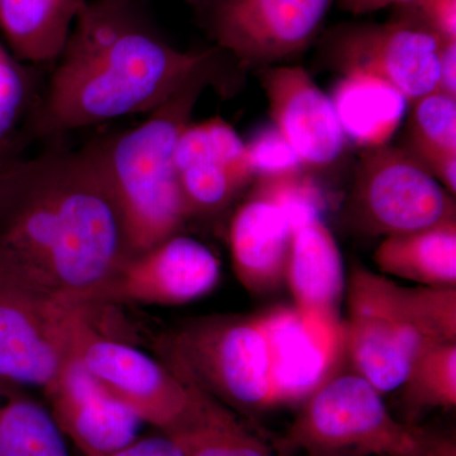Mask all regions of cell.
<instances>
[{"instance_id": "obj_1", "label": "cell", "mask_w": 456, "mask_h": 456, "mask_svg": "<svg viewBox=\"0 0 456 456\" xmlns=\"http://www.w3.org/2000/svg\"><path fill=\"white\" fill-rule=\"evenodd\" d=\"M131 255L92 150L11 160L0 171V281L46 301L90 308Z\"/></svg>"}, {"instance_id": "obj_2", "label": "cell", "mask_w": 456, "mask_h": 456, "mask_svg": "<svg viewBox=\"0 0 456 456\" xmlns=\"http://www.w3.org/2000/svg\"><path fill=\"white\" fill-rule=\"evenodd\" d=\"M134 2L86 3L36 112V134L55 136L152 112L213 68L215 50L171 46L136 13Z\"/></svg>"}, {"instance_id": "obj_3", "label": "cell", "mask_w": 456, "mask_h": 456, "mask_svg": "<svg viewBox=\"0 0 456 456\" xmlns=\"http://www.w3.org/2000/svg\"><path fill=\"white\" fill-rule=\"evenodd\" d=\"M212 70L196 75L145 122L90 149L118 206L132 255L178 235L188 218L174 156Z\"/></svg>"}, {"instance_id": "obj_4", "label": "cell", "mask_w": 456, "mask_h": 456, "mask_svg": "<svg viewBox=\"0 0 456 456\" xmlns=\"http://www.w3.org/2000/svg\"><path fill=\"white\" fill-rule=\"evenodd\" d=\"M346 285V355L378 392L402 387L428 347L456 341V287H402L360 264Z\"/></svg>"}, {"instance_id": "obj_5", "label": "cell", "mask_w": 456, "mask_h": 456, "mask_svg": "<svg viewBox=\"0 0 456 456\" xmlns=\"http://www.w3.org/2000/svg\"><path fill=\"white\" fill-rule=\"evenodd\" d=\"M285 450L308 456H456L455 440L395 419L358 374L335 375L303 402Z\"/></svg>"}, {"instance_id": "obj_6", "label": "cell", "mask_w": 456, "mask_h": 456, "mask_svg": "<svg viewBox=\"0 0 456 456\" xmlns=\"http://www.w3.org/2000/svg\"><path fill=\"white\" fill-rule=\"evenodd\" d=\"M161 362L236 413L273 408L269 344L261 314L189 320L156 342Z\"/></svg>"}, {"instance_id": "obj_7", "label": "cell", "mask_w": 456, "mask_h": 456, "mask_svg": "<svg viewBox=\"0 0 456 456\" xmlns=\"http://www.w3.org/2000/svg\"><path fill=\"white\" fill-rule=\"evenodd\" d=\"M347 215L360 232L384 237L456 220L454 196L410 151L389 143L360 156Z\"/></svg>"}, {"instance_id": "obj_8", "label": "cell", "mask_w": 456, "mask_h": 456, "mask_svg": "<svg viewBox=\"0 0 456 456\" xmlns=\"http://www.w3.org/2000/svg\"><path fill=\"white\" fill-rule=\"evenodd\" d=\"M90 314L0 281V379L47 388L77 351Z\"/></svg>"}, {"instance_id": "obj_9", "label": "cell", "mask_w": 456, "mask_h": 456, "mask_svg": "<svg viewBox=\"0 0 456 456\" xmlns=\"http://www.w3.org/2000/svg\"><path fill=\"white\" fill-rule=\"evenodd\" d=\"M331 40L332 56L341 71L356 69L378 75L410 104L439 89L445 41L412 18L399 13L382 25L344 26Z\"/></svg>"}, {"instance_id": "obj_10", "label": "cell", "mask_w": 456, "mask_h": 456, "mask_svg": "<svg viewBox=\"0 0 456 456\" xmlns=\"http://www.w3.org/2000/svg\"><path fill=\"white\" fill-rule=\"evenodd\" d=\"M336 0H216L209 26L221 49L248 66L269 68L317 37Z\"/></svg>"}, {"instance_id": "obj_11", "label": "cell", "mask_w": 456, "mask_h": 456, "mask_svg": "<svg viewBox=\"0 0 456 456\" xmlns=\"http://www.w3.org/2000/svg\"><path fill=\"white\" fill-rule=\"evenodd\" d=\"M260 314L269 344L273 408L302 404L338 375L346 355L344 320L307 314L296 305Z\"/></svg>"}, {"instance_id": "obj_12", "label": "cell", "mask_w": 456, "mask_h": 456, "mask_svg": "<svg viewBox=\"0 0 456 456\" xmlns=\"http://www.w3.org/2000/svg\"><path fill=\"white\" fill-rule=\"evenodd\" d=\"M77 354L90 373L142 422L169 431L187 412L191 387L136 347L98 334L89 323Z\"/></svg>"}, {"instance_id": "obj_13", "label": "cell", "mask_w": 456, "mask_h": 456, "mask_svg": "<svg viewBox=\"0 0 456 456\" xmlns=\"http://www.w3.org/2000/svg\"><path fill=\"white\" fill-rule=\"evenodd\" d=\"M220 278L221 263L211 248L178 233L131 255L95 294L90 308L117 303L185 305L211 293Z\"/></svg>"}, {"instance_id": "obj_14", "label": "cell", "mask_w": 456, "mask_h": 456, "mask_svg": "<svg viewBox=\"0 0 456 456\" xmlns=\"http://www.w3.org/2000/svg\"><path fill=\"white\" fill-rule=\"evenodd\" d=\"M174 164L188 217L221 211L255 180L245 141L221 117L189 123Z\"/></svg>"}, {"instance_id": "obj_15", "label": "cell", "mask_w": 456, "mask_h": 456, "mask_svg": "<svg viewBox=\"0 0 456 456\" xmlns=\"http://www.w3.org/2000/svg\"><path fill=\"white\" fill-rule=\"evenodd\" d=\"M260 83L273 125L292 147L305 170L322 169L340 159L344 132L331 99L302 66L264 68Z\"/></svg>"}, {"instance_id": "obj_16", "label": "cell", "mask_w": 456, "mask_h": 456, "mask_svg": "<svg viewBox=\"0 0 456 456\" xmlns=\"http://www.w3.org/2000/svg\"><path fill=\"white\" fill-rule=\"evenodd\" d=\"M44 392L60 430L84 456H106L137 439L139 416L102 386L77 351Z\"/></svg>"}, {"instance_id": "obj_17", "label": "cell", "mask_w": 456, "mask_h": 456, "mask_svg": "<svg viewBox=\"0 0 456 456\" xmlns=\"http://www.w3.org/2000/svg\"><path fill=\"white\" fill-rule=\"evenodd\" d=\"M293 230L283 213L250 194L230 224L228 242L233 270L248 292L265 294L284 283Z\"/></svg>"}, {"instance_id": "obj_18", "label": "cell", "mask_w": 456, "mask_h": 456, "mask_svg": "<svg viewBox=\"0 0 456 456\" xmlns=\"http://www.w3.org/2000/svg\"><path fill=\"white\" fill-rule=\"evenodd\" d=\"M284 283L299 310L342 320L340 307L346 290L344 261L325 222H310L293 231Z\"/></svg>"}, {"instance_id": "obj_19", "label": "cell", "mask_w": 456, "mask_h": 456, "mask_svg": "<svg viewBox=\"0 0 456 456\" xmlns=\"http://www.w3.org/2000/svg\"><path fill=\"white\" fill-rule=\"evenodd\" d=\"M330 99L345 139L362 150L388 145L410 107L391 84L356 69L342 71Z\"/></svg>"}, {"instance_id": "obj_20", "label": "cell", "mask_w": 456, "mask_h": 456, "mask_svg": "<svg viewBox=\"0 0 456 456\" xmlns=\"http://www.w3.org/2000/svg\"><path fill=\"white\" fill-rule=\"evenodd\" d=\"M187 412L169 431L163 432L185 456H283L254 434L236 412L191 386Z\"/></svg>"}, {"instance_id": "obj_21", "label": "cell", "mask_w": 456, "mask_h": 456, "mask_svg": "<svg viewBox=\"0 0 456 456\" xmlns=\"http://www.w3.org/2000/svg\"><path fill=\"white\" fill-rule=\"evenodd\" d=\"M86 0H0V28L18 59L56 61Z\"/></svg>"}, {"instance_id": "obj_22", "label": "cell", "mask_w": 456, "mask_h": 456, "mask_svg": "<svg viewBox=\"0 0 456 456\" xmlns=\"http://www.w3.org/2000/svg\"><path fill=\"white\" fill-rule=\"evenodd\" d=\"M383 275L425 287H456V220L384 237L374 251Z\"/></svg>"}, {"instance_id": "obj_23", "label": "cell", "mask_w": 456, "mask_h": 456, "mask_svg": "<svg viewBox=\"0 0 456 456\" xmlns=\"http://www.w3.org/2000/svg\"><path fill=\"white\" fill-rule=\"evenodd\" d=\"M407 151L456 194V98L439 90L410 104Z\"/></svg>"}, {"instance_id": "obj_24", "label": "cell", "mask_w": 456, "mask_h": 456, "mask_svg": "<svg viewBox=\"0 0 456 456\" xmlns=\"http://www.w3.org/2000/svg\"><path fill=\"white\" fill-rule=\"evenodd\" d=\"M65 439L49 408L0 379V456H71Z\"/></svg>"}, {"instance_id": "obj_25", "label": "cell", "mask_w": 456, "mask_h": 456, "mask_svg": "<svg viewBox=\"0 0 456 456\" xmlns=\"http://www.w3.org/2000/svg\"><path fill=\"white\" fill-rule=\"evenodd\" d=\"M407 424L426 410L456 406V341L440 342L417 358L407 379L402 384Z\"/></svg>"}, {"instance_id": "obj_26", "label": "cell", "mask_w": 456, "mask_h": 456, "mask_svg": "<svg viewBox=\"0 0 456 456\" xmlns=\"http://www.w3.org/2000/svg\"><path fill=\"white\" fill-rule=\"evenodd\" d=\"M251 194L274 204L292 230L314 221H323L327 211L325 193L305 169L281 175L259 176Z\"/></svg>"}, {"instance_id": "obj_27", "label": "cell", "mask_w": 456, "mask_h": 456, "mask_svg": "<svg viewBox=\"0 0 456 456\" xmlns=\"http://www.w3.org/2000/svg\"><path fill=\"white\" fill-rule=\"evenodd\" d=\"M22 66L0 45V147L8 149L31 97Z\"/></svg>"}, {"instance_id": "obj_28", "label": "cell", "mask_w": 456, "mask_h": 456, "mask_svg": "<svg viewBox=\"0 0 456 456\" xmlns=\"http://www.w3.org/2000/svg\"><path fill=\"white\" fill-rule=\"evenodd\" d=\"M245 145L255 179L305 169L298 156L274 125L266 126L255 132Z\"/></svg>"}, {"instance_id": "obj_29", "label": "cell", "mask_w": 456, "mask_h": 456, "mask_svg": "<svg viewBox=\"0 0 456 456\" xmlns=\"http://www.w3.org/2000/svg\"><path fill=\"white\" fill-rule=\"evenodd\" d=\"M399 13L412 18L444 41L456 40V0H407Z\"/></svg>"}, {"instance_id": "obj_30", "label": "cell", "mask_w": 456, "mask_h": 456, "mask_svg": "<svg viewBox=\"0 0 456 456\" xmlns=\"http://www.w3.org/2000/svg\"><path fill=\"white\" fill-rule=\"evenodd\" d=\"M106 456H185L182 448L167 435L137 437L125 448Z\"/></svg>"}, {"instance_id": "obj_31", "label": "cell", "mask_w": 456, "mask_h": 456, "mask_svg": "<svg viewBox=\"0 0 456 456\" xmlns=\"http://www.w3.org/2000/svg\"><path fill=\"white\" fill-rule=\"evenodd\" d=\"M439 92L456 98V40L445 41L441 53Z\"/></svg>"}, {"instance_id": "obj_32", "label": "cell", "mask_w": 456, "mask_h": 456, "mask_svg": "<svg viewBox=\"0 0 456 456\" xmlns=\"http://www.w3.org/2000/svg\"><path fill=\"white\" fill-rule=\"evenodd\" d=\"M407 0H336L338 7L354 16H364L388 7H398Z\"/></svg>"}, {"instance_id": "obj_33", "label": "cell", "mask_w": 456, "mask_h": 456, "mask_svg": "<svg viewBox=\"0 0 456 456\" xmlns=\"http://www.w3.org/2000/svg\"><path fill=\"white\" fill-rule=\"evenodd\" d=\"M5 155H7V149H2V147H0V171L11 161L5 159Z\"/></svg>"}]
</instances>
